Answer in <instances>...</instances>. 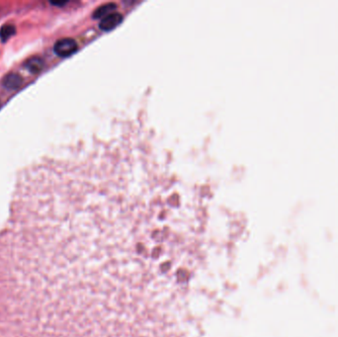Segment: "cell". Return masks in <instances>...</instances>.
I'll return each instance as SVG.
<instances>
[{
  "instance_id": "obj_4",
  "label": "cell",
  "mask_w": 338,
  "mask_h": 337,
  "mask_svg": "<svg viewBox=\"0 0 338 337\" xmlns=\"http://www.w3.org/2000/svg\"><path fill=\"white\" fill-rule=\"evenodd\" d=\"M26 69L32 73V74H38L40 73L43 67H44V61L42 58L38 57V56H34L29 58L26 63H25Z\"/></svg>"
},
{
  "instance_id": "obj_6",
  "label": "cell",
  "mask_w": 338,
  "mask_h": 337,
  "mask_svg": "<svg viewBox=\"0 0 338 337\" xmlns=\"http://www.w3.org/2000/svg\"><path fill=\"white\" fill-rule=\"evenodd\" d=\"M16 32V29L13 25H4L1 30H0V37L3 41H6L9 39L11 36H13Z\"/></svg>"
},
{
  "instance_id": "obj_1",
  "label": "cell",
  "mask_w": 338,
  "mask_h": 337,
  "mask_svg": "<svg viewBox=\"0 0 338 337\" xmlns=\"http://www.w3.org/2000/svg\"><path fill=\"white\" fill-rule=\"evenodd\" d=\"M77 50V44L74 39H61L58 40L54 47L55 53L61 57L70 56L75 54Z\"/></svg>"
},
{
  "instance_id": "obj_5",
  "label": "cell",
  "mask_w": 338,
  "mask_h": 337,
  "mask_svg": "<svg viewBox=\"0 0 338 337\" xmlns=\"http://www.w3.org/2000/svg\"><path fill=\"white\" fill-rule=\"evenodd\" d=\"M116 5L113 4V3H108V4H105L103 6H101L99 7L96 12L94 13V17H101V18H104L105 16L111 14L114 12V9H115Z\"/></svg>"
},
{
  "instance_id": "obj_2",
  "label": "cell",
  "mask_w": 338,
  "mask_h": 337,
  "mask_svg": "<svg viewBox=\"0 0 338 337\" xmlns=\"http://www.w3.org/2000/svg\"><path fill=\"white\" fill-rule=\"evenodd\" d=\"M123 20V17L120 13L117 12H113L107 16H105L104 18H102L100 22V28L105 31H109L114 29L115 27H117Z\"/></svg>"
},
{
  "instance_id": "obj_3",
  "label": "cell",
  "mask_w": 338,
  "mask_h": 337,
  "mask_svg": "<svg viewBox=\"0 0 338 337\" xmlns=\"http://www.w3.org/2000/svg\"><path fill=\"white\" fill-rule=\"evenodd\" d=\"M22 77L17 75V74H9L8 75H6L3 80H2V84L5 88L7 89H17L21 86L22 84Z\"/></svg>"
}]
</instances>
